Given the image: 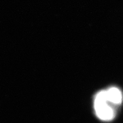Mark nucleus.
Instances as JSON below:
<instances>
[{
    "label": "nucleus",
    "instance_id": "nucleus-1",
    "mask_svg": "<svg viewBox=\"0 0 123 123\" xmlns=\"http://www.w3.org/2000/svg\"><path fill=\"white\" fill-rule=\"evenodd\" d=\"M93 103L95 115L100 121L110 122L116 117L118 107L111 101L105 89L95 94Z\"/></svg>",
    "mask_w": 123,
    "mask_h": 123
}]
</instances>
